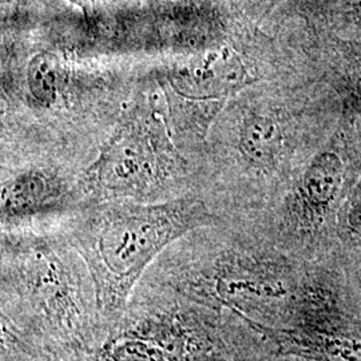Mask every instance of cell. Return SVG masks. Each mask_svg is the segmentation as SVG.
Returning a JSON list of instances; mask_svg holds the SVG:
<instances>
[{
  "label": "cell",
  "mask_w": 361,
  "mask_h": 361,
  "mask_svg": "<svg viewBox=\"0 0 361 361\" xmlns=\"http://www.w3.org/2000/svg\"><path fill=\"white\" fill-rule=\"evenodd\" d=\"M0 235V336L43 360L85 359L106 329L89 267L63 221Z\"/></svg>",
  "instance_id": "1"
},
{
  "label": "cell",
  "mask_w": 361,
  "mask_h": 361,
  "mask_svg": "<svg viewBox=\"0 0 361 361\" xmlns=\"http://www.w3.org/2000/svg\"><path fill=\"white\" fill-rule=\"evenodd\" d=\"M304 273L298 258L252 225L221 219L169 246L143 280L231 312L250 326L273 328L295 301Z\"/></svg>",
  "instance_id": "2"
},
{
  "label": "cell",
  "mask_w": 361,
  "mask_h": 361,
  "mask_svg": "<svg viewBox=\"0 0 361 361\" xmlns=\"http://www.w3.org/2000/svg\"><path fill=\"white\" fill-rule=\"evenodd\" d=\"M219 219L207 201L194 194L158 204H91L63 221L92 276L106 336L155 259L185 234Z\"/></svg>",
  "instance_id": "3"
},
{
  "label": "cell",
  "mask_w": 361,
  "mask_h": 361,
  "mask_svg": "<svg viewBox=\"0 0 361 361\" xmlns=\"http://www.w3.org/2000/svg\"><path fill=\"white\" fill-rule=\"evenodd\" d=\"M252 335L231 312L142 279L118 323L85 361H229Z\"/></svg>",
  "instance_id": "4"
},
{
  "label": "cell",
  "mask_w": 361,
  "mask_h": 361,
  "mask_svg": "<svg viewBox=\"0 0 361 361\" xmlns=\"http://www.w3.org/2000/svg\"><path fill=\"white\" fill-rule=\"evenodd\" d=\"M91 204H158L198 194V169L173 138L157 99L126 104L83 173Z\"/></svg>",
  "instance_id": "5"
},
{
  "label": "cell",
  "mask_w": 361,
  "mask_h": 361,
  "mask_svg": "<svg viewBox=\"0 0 361 361\" xmlns=\"http://www.w3.org/2000/svg\"><path fill=\"white\" fill-rule=\"evenodd\" d=\"M85 169L51 155L4 158L0 180V232L62 222L89 207Z\"/></svg>",
  "instance_id": "6"
},
{
  "label": "cell",
  "mask_w": 361,
  "mask_h": 361,
  "mask_svg": "<svg viewBox=\"0 0 361 361\" xmlns=\"http://www.w3.org/2000/svg\"><path fill=\"white\" fill-rule=\"evenodd\" d=\"M28 104L37 113L51 114L66 106V77L62 61L56 54H35L26 73Z\"/></svg>",
  "instance_id": "7"
},
{
  "label": "cell",
  "mask_w": 361,
  "mask_h": 361,
  "mask_svg": "<svg viewBox=\"0 0 361 361\" xmlns=\"http://www.w3.org/2000/svg\"><path fill=\"white\" fill-rule=\"evenodd\" d=\"M341 214L343 232L350 243L361 246V182L352 190Z\"/></svg>",
  "instance_id": "8"
},
{
  "label": "cell",
  "mask_w": 361,
  "mask_h": 361,
  "mask_svg": "<svg viewBox=\"0 0 361 361\" xmlns=\"http://www.w3.org/2000/svg\"><path fill=\"white\" fill-rule=\"evenodd\" d=\"M279 356L271 347L259 337L255 335L240 349L229 361H277Z\"/></svg>",
  "instance_id": "9"
},
{
  "label": "cell",
  "mask_w": 361,
  "mask_h": 361,
  "mask_svg": "<svg viewBox=\"0 0 361 361\" xmlns=\"http://www.w3.org/2000/svg\"><path fill=\"white\" fill-rule=\"evenodd\" d=\"M0 361H42L10 338L0 337Z\"/></svg>",
  "instance_id": "10"
},
{
  "label": "cell",
  "mask_w": 361,
  "mask_h": 361,
  "mask_svg": "<svg viewBox=\"0 0 361 361\" xmlns=\"http://www.w3.org/2000/svg\"><path fill=\"white\" fill-rule=\"evenodd\" d=\"M67 3H70V4H73V6H75L78 7L79 10H82V11H87L89 10V7H90V0H66Z\"/></svg>",
  "instance_id": "11"
},
{
  "label": "cell",
  "mask_w": 361,
  "mask_h": 361,
  "mask_svg": "<svg viewBox=\"0 0 361 361\" xmlns=\"http://www.w3.org/2000/svg\"><path fill=\"white\" fill-rule=\"evenodd\" d=\"M357 75H359V77H357V80H356V82H357V91H356V92H357V99H359V101H360L361 102V54L360 58H359V67H357Z\"/></svg>",
  "instance_id": "12"
},
{
  "label": "cell",
  "mask_w": 361,
  "mask_h": 361,
  "mask_svg": "<svg viewBox=\"0 0 361 361\" xmlns=\"http://www.w3.org/2000/svg\"><path fill=\"white\" fill-rule=\"evenodd\" d=\"M277 361H302V360H297V359H290V357H279V360Z\"/></svg>",
  "instance_id": "13"
},
{
  "label": "cell",
  "mask_w": 361,
  "mask_h": 361,
  "mask_svg": "<svg viewBox=\"0 0 361 361\" xmlns=\"http://www.w3.org/2000/svg\"><path fill=\"white\" fill-rule=\"evenodd\" d=\"M269 1H271V4H273V3H276V1H280V0H269Z\"/></svg>",
  "instance_id": "14"
},
{
  "label": "cell",
  "mask_w": 361,
  "mask_h": 361,
  "mask_svg": "<svg viewBox=\"0 0 361 361\" xmlns=\"http://www.w3.org/2000/svg\"><path fill=\"white\" fill-rule=\"evenodd\" d=\"M38 359H39V357H38ZM40 360H42V361H49V360H43V359H40ZM75 361H85V359H83V360H75Z\"/></svg>",
  "instance_id": "15"
}]
</instances>
